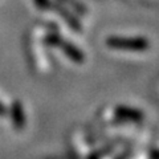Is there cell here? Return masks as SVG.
Returning <instances> with one entry per match:
<instances>
[{
	"label": "cell",
	"instance_id": "6da1fadb",
	"mask_svg": "<svg viewBox=\"0 0 159 159\" xmlns=\"http://www.w3.org/2000/svg\"><path fill=\"white\" fill-rule=\"evenodd\" d=\"M0 113H3V109L2 107H0Z\"/></svg>",
	"mask_w": 159,
	"mask_h": 159
}]
</instances>
